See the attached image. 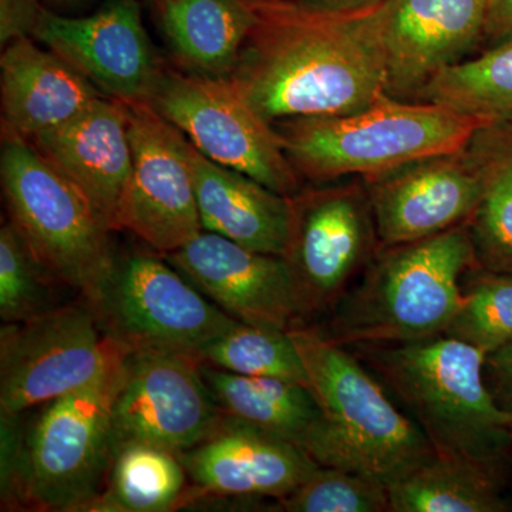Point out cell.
Segmentation results:
<instances>
[{"mask_svg":"<svg viewBox=\"0 0 512 512\" xmlns=\"http://www.w3.org/2000/svg\"><path fill=\"white\" fill-rule=\"evenodd\" d=\"M252 3L258 20L225 79L266 121L355 113L387 94L370 10L333 15L292 0Z\"/></svg>","mask_w":512,"mask_h":512,"instance_id":"6da1fadb","label":"cell"},{"mask_svg":"<svg viewBox=\"0 0 512 512\" xmlns=\"http://www.w3.org/2000/svg\"><path fill=\"white\" fill-rule=\"evenodd\" d=\"M289 335L320 409L305 448L322 467L340 468L387 485L436 456L419 424L400 412L356 357L318 329Z\"/></svg>","mask_w":512,"mask_h":512,"instance_id":"7a4b0ae2","label":"cell"},{"mask_svg":"<svg viewBox=\"0 0 512 512\" xmlns=\"http://www.w3.org/2000/svg\"><path fill=\"white\" fill-rule=\"evenodd\" d=\"M124 359L76 392L43 404L25 436L2 423L3 498L35 511H87L114 458L113 407Z\"/></svg>","mask_w":512,"mask_h":512,"instance_id":"3957f363","label":"cell"},{"mask_svg":"<svg viewBox=\"0 0 512 512\" xmlns=\"http://www.w3.org/2000/svg\"><path fill=\"white\" fill-rule=\"evenodd\" d=\"M477 266L468 224L386 247L362 282L333 308L329 336L339 345H389L444 335L460 305V279Z\"/></svg>","mask_w":512,"mask_h":512,"instance_id":"277c9868","label":"cell"},{"mask_svg":"<svg viewBox=\"0 0 512 512\" xmlns=\"http://www.w3.org/2000/svg\"><path fill=\"white\" fill-rule=\"evenodd\" d=\"M372 346L367 357L436 453L491 470L512 443V412L485 386L487 355L446 335Z\"/></svg>","mask_w":512,"mask_h":512,"instance_id":"5b68a950","label":"cell"},{"mask_svg":"<svg viewBox=\"0 0 512 512\" xmlns=\"http://www.w3.org/2000/svg\"><path fill=\"white\" fill-rule=\"evenodd\" d=\"M487 124L437 104L383 94L355 113L296 117L274 126L296 173L329 181L373 177L420 158L457 153Z\"/></svg>","mask_w":512,"mask_h":512,"instance_id":"8992f818","label":"cell"},{"mask_svg":"<svg viewBox=\"0 0 512 512\" xmlns=\"http://www.w3.org/2000/svg\"><path fill=\"white\" fill-rule=\"evenodd\" d=\"M0 180L9 222L40 266L96 306L117 258L92 204L28 138L2 130Z\"/></svg>","mask_w":512,"mask_h":512,"instance_id":"52a82bcc","label":"cell"},{"mask_svg":"<svg viewBox=\"0 0 512 512\" xmlns=\"http://www.w3.org/2000/svg\"><path fill=\"white\" fill-rule=\"evenodd\" d=\"M130 350L89 302L56 306L0 328V410L19 417L94 382Z\"/></svg>","mask_w":512,"mask_h":512,"instance_id":"ba28073f","label":"cell"},{"mask_svg":"<svg viewBox=\"0 0 512 512\" xmlns=\"http://www.w3.org/2000/svg\"><path fill=\"white\" fill-rule=\"evenodd\" d=\"M147 104L215 163L285 197L298 194V173L274 124L259 116L227 79L163 66Z\"/></svg>","mask_w":512,"mask_h":512,"instance_id":"9c48e42d","label":"cell"},{"mask_svg":"<svg viewBox=\"0 0 512 512\" xmlns=\"http://www.w3.org/2000/svg\"><path fill=\"white\" fill-rule=\"evenodd\" d=\"M103 328L130 352L200 357L237 319L198 291L170 262L151 254L117 259L96 306Z\"/></svg>","mask_w":512,"mask_h":512,"instance_id":"30bf717a","label":"cell"},{"mask_svg":"<svg viewBox=\"0 0 512 512\" xmlns=\"http://www.w3.org/2000/svg\"><path fill=\"white\" fill-rule=\"evenodd\" d=\"M285 259L299 313L335 308L349 282L375 258V217L366 187L326 188L291 197Z\"/></svg>","mask_w":512,"mask_h":512,"instance_id":"8fae6325","label":"cell"},{"mask_svg":"<svg viewBox=\"0 0 512 512\" xmlns=\"http://www.w3.org/2000/svg\"><path fill=\"white\" fill-rule=\"evenodd\" d=\"M127 107L131 171L117 210V231L127 229L158 254H171L204 231L188 138L150 104Z\"/></svg>","mask_w":512,"mask_h":512,"instance_id":"7c38bea8","label":"cell"},{"mask_svg":"<svg viewBox=\"0 0 512 512\" xmlns=\"http://www.w3.org/2000/svg\"><path fill=\"white\" fill-rule=\"evenodd\" d=\"M200 357L137 350L124 359L113 407L114 450L146 443L181 454L217 429L224 413L205 383Z\"/></svg>","mask_w":512,"mask_h":512,"instance_id":"4fadbf2b","label":"cell"},{"mask_svg":"<svg viewBox=\"0 0 512 512\" xmlns=\"http://www.w3.org/2000/svg\"><path fill=\"white\" fill-rule=\"evenodd\" d=\"M32 37L104 96L126 104L147 103L164 66L144 28L138 0H107L84 18H67L45 8Z\"/></svg>","mask_w":512,"mask_h":512,"instance_id":"5bb4252c","label":"cell"},{"mask_svg":"<svg viewBox=\"0 0 512 512\" xmlns=\"http://www.w3.org/2000/svg\"><path fill=\"white\" fill-rule=\"evenodd\" d=\"M365 183L384 247L420 241L466 224L483 192L480 170L467 147L400 165L365 178Z\"/></svg>","mask_w":512,"mask_h":512,"instance_id":"9a60e30c","label":"cell"},{"mask_svg":"<svg viewBox=\"0 0 512 512\" xmlns=\"http://www.w3.org/2000/svg\"><path fill=\"white\" fill-rule=\"evenodd\" d=\"M487 0H382L370 22L386 69V93L419 94L484 37Z\"/></svg>","mask_w":512,"mask_h":512,"instance_id":"2e32d148","label":"cell"},{"mask_svg":"<svg viewBox=\"0 0 512 512\" xmlns=\"http://www.w3.org/2000/svg\"><path fill=\"white\" fill-rule=\"evenodd\" d=\"M164 258L234 319L289 330L301 318L282 256L252 251L202 231Z\"/></svg>","mask_w":512,"mask_h":512,"instance_id":"e0dca14e","label":"cell"},{"mask_svg":"<svg viewBox=\"0 0 512 512\" xmlns=\"http://www.w3.org/2000/svg\"><path fill=\"white\" fill-rule=\"evenodd\" d=\"M195 487L192 497L282 498L319 464L302 447L229 417L197 446L180 454Z\"/></svg>","mask_w":512,"mask_h":512,"instance_id":"ac0fdd59","label":"cell"},{"mask_svg":"<svg viewBox=\"0 0 512 512\" xmlns=\"http://www.w3.org/2000/svg\"><path fill=\"white\" fill-rule=\"evenodd\" d=\"M29 141L83 192L103 224L117 231L131 171L127 104L101 97L76 119Z\"/></svg>","mask_w":512,"mask_h":512,"instance_id":"d6986e66","label":"cell"},{"mask_svg":"<svg viewBox=\"0 0 512 512\" xmlns=\"http://www.w3.org/2000/svg\"><path fill=\"white\" fill-rule=\"evenodd\" d=\"M0 89L3 127L28 140L64 126L104 97L82 73L30 36L3 47Z\"/></svg>","mask_w":512,"mask_h":512,"instance_id":"ffe728a7","label":"cell"},{"mask_svg":"<svg viewBox=\"0 0 512 512\" xmlns=\"http://www.w3.org/2000/svg\"><path fill=\"white\" fill-rule=\"evenodd\" d=\"M202 229L262 254L284 256L291 229V197L215 163L187 144Z\"/></svg>","mask_w":512,"mask_h":512,"instance_id":"44dd1931","label":"cell"},{"mask_svg":"<svg viewBox=\"0 0 512 512\" xmlns=\"http://www.w3.org/2000/svg\"><path fill=\"white\" fill-rule=\"evenodd\" d=\"M158 25L187 73L225 79L258 20L251 0H150Z\"/></svg>","mask_w":512,"mask_h":512,"instance_id":"7402d4cb","label":"cell"},{"mask_svg":"<svg viewBox=\"0 0 512 512\" xmlns=\"http://www.w3.org/2000/svg\"><path fill=\"white\" fill-rule=\"evenodd\" d=\"M201 373L222 413L305 446L320 417L308 386L278 377L238 375L205 363Z\"/></svg>","mask_w":512,"mask_h":512,"instance_id":"603a6c76","label":"cell"},{"mask_svg":"<svg viewBox=\"0 0 512 512\" xmlns=\"http://www.w3.org/2000/svg\"><path fill=\"white\" fill-rule=\"evenodd\" d=\"M480 170L483 192L468 220L478 268L512 274V130L481 127L467 146Z\"/></svg>","mask_w":512,"mask_h":512,"instance_id":"cb8c5ba5","label":"cell"},{"mask_svg":"<svg viewBox=\"0 0 512 512\" xmlns=\"http://www.w3.org/2000/svg\"><path fill=\"white\" fill-rule=\"evenodd\" d=\"M187 470L180 454L146 443L114 450L109 478L87 511L164 512L188 504Z\"/></svg>","mask_w":512,"mask_h":512,"instance_id":"d4e9b609","label":"cell"},{"mask_svg":"<svg viewBox=\"0 0 512 512\" xmlns=\"http://www.w3.org/2000/svg\"><path fill=\"white\" fill-rule=\"evenodd\" d=\"M392 512H500L491 470L436 454L387 487Z\"/></svg>","mask_w":512,"mask_h":512,"instance_id":"484cf974","label":"cell"},{"mask_svg":"<svg viewBox=\"0 0 512 512\" xmlns=\"http://www.w3.org/2000/svg\"><path fill=\"white\" fill-rule=\"evenodd\" d=\"M417 97L490 124L508 119L512 116V37L476 59L441 70Z\"/></svg>","mask_w":512,"mask_h":512,"instance_id":"4316f807","label":"cell"},{"mask_svg":"<svg viewBox=\"0 0 512 512\" xmlns=\"http://www.w3.org/2000/svg\"><path fill=\"white\" fill-rule=\"evenodd\" d=\"M205 365L245 376L278 377L309 387L308 373L289 330L238 320L201 350Z\"/></svg>","mask_w":512,"mask_h":512,"instance_id":"83f0119b","label":"cell"},{"mask_svg":"<svg viewBox=\"0 0 512 512\" xmlns=\"http://www.w3.org/2000/svg\"><path fill=\"white\" fill-rule=\"evenodd\" d=\"M444 335L485 355L512 340V274L483 271L466 292Z\"/></svg>","mask_w":512,"mask_h":512,"instance_id":"f1b7e54d","label":"cell"},{"mask_svg":"<svg viewBox=\"0 0 512 512\" xmlns=\"http://www.w3.org/2000/svg\"><path fill=\"white\" fill-rule=\"evenodd\" d=\"M52 282L13 225L0 229V318L18 323L56 308Z\"/></svg>","mask_w":512,"mask_h":512,"instance_id":"f546056e","label":"cell"},{"mask_svg":"<svg viewBox=\"0 0 512 512\" xmlns=\"http://www.w3.org/2000/svg\"><path fill=\"white\" fill-rule=\"evenodd\" d=\"M279 505L288 512L390 511L387 485L352 471L322 466L279 498Z\"/></svg>","mask_w":512,"mask_h":512,"instance_id":"4dcf8cb0","label":"cell"},{"mask_svg":"<svg viewBox=\"0 0 512 512\" xmlns=\"http://www.w3.org/2000/svg\"><path fill=\"white\" fill-rule=\"evenodd\" d=\"M43 9V0H0L2 47L18 37L32 36Z\"/></svg>","mask_w":512,"mask_h":512,"instance_id":"1f68e13d","label":"cell"},{"mask_svg":"<svg viewBox=\"0 0 512 512\" xmlns=\"http://www.w3.org/2000/svg\"><path fill=\"white\" fill-rule=\"evenodd\" d=\"M485 365L491 370L495 399H500L512 412V340L487 355Z\"/></svg>","mask_w":512,"mask_h":512,"instance_id":"d6a6232c","label":"cell"},{"mask_svg":"<svg viewBox=\"0 0 512 512\" xmlns=\"http://www.w3.org/2000/svg\"><path fill=\"white\" fill-rule=\"evenodd\" d=\"M512 37V0H487L484 37L491 46Z\"/></svg>","mask_w":512,"mask_h":512,"instance_id":"836d02e7","label":"cell"},{"mask_svg":"<svg viewBox=\"0 0 512 512\" xmlns=\"http://www.w3.org/2000/svg\"><path fill=\"white\" fill-rule=\"evenodd\" d=\"M302 8L333 15H356L375 9L382 0H292Z\"/></svg>","mask_w":512,"mask_h":512,"instance_id":"e575fe53","label":"cell"},{"mask_svg":"<svg viewBox=\"0 0 512 512\" xmlns=\"http://www.w3.org/2000/svg\"><path fill=\"white\" fill-rule=\"evenodd\" d=\"M500 124H504L505 127L511 128L512 130V116L508 117V119H505L504 121H501Z\"/></svg>","mask_w":512,"mask_h":512,"instance_id":"d590c367","label":"cell"},{"mask_svg":"<svg viewBox=\"0 0 512 512\" xmlns=\"http://www.w3.org/2000/svg\"><path fill=\"white\" fill-rule=\"evenodd\" d=\"M47 2L56 3V5H63V3L73 2V0H47Z\"/></svg>","mask_w":512,"mask_h":512,"instance_id":"8d00e7d4","label":"cell"},{"mask_svg":"<svg viewBox=\"0 0 512 512\" xmlns=\"http://www.w3.org/2000/svg\"><path fill=\"white\" fill-rule=\"evenodd\" d=\"M251 2H268V0H251Z\"/></svg>","mask_w":512,"mask_h":512,"instance_id":"74e56055","label":"cell"},{"mask_svg":"<svg viewBox=\"0 0 512 512\" xmlns=\"http://www.w3.org/2000/svg\"><path fill=\"white\" fill-rule=\"evenodd\" d=\"M511 440H512V426H511Z\"/></svg>","mask_w":512,"mask_h":512,"instance_id":"f35d334b","label":"cell"}]
</instances>
